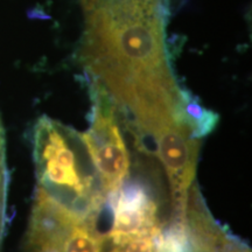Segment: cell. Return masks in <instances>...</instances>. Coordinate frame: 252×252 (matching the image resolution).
Instances as JSON below:
<instances>
[{"mask_svg":"<svg viewBox=\"0 0 252 252\" xmlns=\"http://www.w3.org/2000/svg\"><path fill=\"white\" fill-rule=\"evenodd\" d=\"M167 0H93L81 59L113 100L137 89L178 83L165 42Z\"/></svg>","mask_w":252,"mask_h":252,"instance_id":"1","label":"cell"},{"mask_svg":"<svg viewBox=\"0 0 252 252\" xmlns=\"http://www.w3.org/2000/svg\"><path fill=\"white\" fill-rule=\"evenodd\" d=\"M37 187L83 216L102 215L106 197L82 133L42 116L33 131Z\"/></svg>","mask_w":252,"mask_h":252,"instance_id":"2","label":"cell"},{"mask_svg":"<svg viewBox=\"0 0 252 252\" xmlns=\"http://www.w3.org/2000/svg\"><path fill=\"white\" fill-rule=\"evenodd\" d=\"M99 217L71 212L36 187L24 251L103 252Z\"/></svg>","mask_w":252,"mask_h":252,"instance_id":"3","label":"cell"},{"mask_svg":"<svg viewBox=\"0 0 252 252\" xmlns=\"http://www.w3.org/2000/svg\"><path fill=\"white\" fill-rule=\"evenodd\" d=\"M90 98L93 102L90 126L82 137L109 198L128 179L133 158L126 144L117 106L105 88L93 78Z\"/></svg>","mask_w":252,"mask_h":252,"instance_id":"4","label":"cell"},{"mask_svg":"<svg viewBox=\"0 0 252 252\" xmlns=\"http://www.w3.org/2000/svg\"><path fill=\"white\" fill-rule=\"evenodd\" d=\"M109 212L103 252H156L169 215H163L159 201L143 191H125L113 198Z\"/></svg>","mask_w":252,"mask_h":252,"instance_id":"5","label":"cell"},{"mask_svg":"<svg viewBox=\"0 0 252 252\" xmlns=\"http://www.w3.org/2000/svg\"><path fill=\"white\" fill-rule=\"evenodd\" d=\"M189 252H251L250 248L222 225L201 195H193L184 210Z\"/></svg>","mask_w":252,"mask_h":252,"instance_id":"6","label":"cell"},{"mask_svg":"<svg viewBox=\"0 0 252 252\" xmlns=\"http://www.w3.org/2000/svg\"><path fill=\"white\" fill-rule=\"evenodd\" d=\"M156 252H189L187 229L186 234L167 232L162 235V237L158 242Z\"/></svg>","mask_w":252,"mask_h":252,"instance_id":"7","label":"cell"},{"mask_svg":"<svg viewBox=\"0 0 252 252\" xmlns=\"http://www.w3.org/2000/svg\"><path fill=\"white\" fill-rule=\"evenodd\" d=\"M8 171L7 167H0V250H1L2 239L6 225V201H7L8 189Z\"/></svg>","mask_w":252,"mask_h":252,"instance_id":"8","label":"cell"},{"mask_svg":"<svg viewBox=\"0 0 252 252\" xmlns=\"http://www.w3.org/2000/svg\"><path fill=\"white\" fill-rule=\"evenodd\" d=\"M6 166V153H5V131L2 127L1 118H0V167Z\"/></svg>","mask_w":252,"mask_h":252,"instance_id":"9","label":"cell"},{"mask_svg":"<svg viewBox=\"0 0 252 252\" xmlns=\"http://www.w3.org/2000/svg\"><path fill=\"white\" fill-rule=\"evenodd\" d=\"M82 1V4H83V7L84 6H87V5H89L91 1H93V0H81Z\"/></svg>","mask_w":252,"mask_h":252,"instance_id":"10","label":"cell"}]
</instances>
